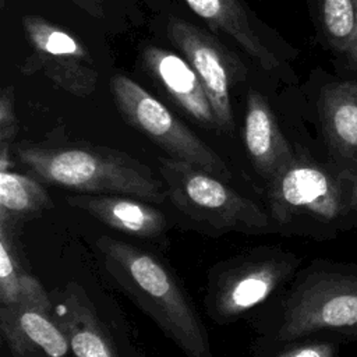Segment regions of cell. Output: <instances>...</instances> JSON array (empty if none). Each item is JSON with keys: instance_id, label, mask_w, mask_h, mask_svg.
Wrapping results in <instances>:
<instances>
[{"instance_id": "21", "label": "cell", "mask_w": 357, "mask_h": 357, "mask_svg": "<svg viewBox=\"0 0 357 357\" xmlns=\"http://www.w3.org/2000/svg\"><path fill=\"white\" fill-rule=\"evenodd\" d=\"M18 132L15 95L13 85L1 89L0 95V144H11Z\"/></svg>"}, {"instance_id": "11", "label": "cell", "mask_w": 357, "mask_h": 357, "mask_svg": "<svg viewBox=\"0 0 357 357\" xmlns=\"http://www.w3.org/2000/svg\"><path fill=\"white\" fill-rule=\"evenodd\" d=\"M243 139L255 172L265 183L273 180L296 158L269 103L254 89L247 95Z\"/></svg>"}, {"instance_id": "19", "label": "cell", "mask_w": 357, "mask_h": 357, "mask_svg": "<svg viewBox=\"0 0 357 357\" xmlns=\"http://www.w3.org/2000/svg\"><path fill=\"white\" fill-rule=\"evenodd\" d=\"M322 31L331 43L339 52L350 47L354 29V0H318Z\"/></svg>"}, {"instance_id": "15", "label": "cell", "mask_w": 357, "mask_h": 357, "mask_svg": "<svg viewBox=\"0 0 357 357\" xmlns=\"http://www.w3.org/2000/svg\"><path fill=\"white\" fill-rule=\"evenodd\" d=\"M53 317L74 357H117L114 344L79 284L68 283L53 303Z\"/></svg>"}, {"instance_id": "13", "label": "cell", "mask_w": 357, "mask_h": 357, "mask_svg": "<svg viewBox=\"0 0 357 357\" xmlns=\"http://www.w3.org/2000/svg\"><path fill=\"white\" fill-rule=\"evenodd\" d=\"M142 61L146 71L188 116L205 127L219 130L205 88L184 57L158 46H148L142 52Z\"/></svg>"}, {"instance_id": "8", "label": "cell", "mask_w": 357, "mask_h": 357, "mask_svg": "<svg viewBox=\"0 0 357 357\" xmlns=\"http://www.w3.org/2000/svg\"><path fill=\"white\" fill-rule=\"evenodd\" d=\"M29 53L20 71L45 74L70 95L86 98L98 84V70L85 45L66 28L38 15L22 18Z\"/></svg>"}, {"instance_id": "24", "label": "cell", "mask_w": 357, "mask_h": 357, "mask_svg": "<svg viewBox=\"0 0 357 357\" xmlns=\"http://www.w3.org/2000/svg\"><path fill=\"white\" fill-rule=\"evenodd\" d=\"M349 208L351 213L357 218V177L353 180L349 191Z\"/></svg>"}, {"instance_id": "12", "label": "cell", "mask_w": 357, "mask_h": 357, "mask_svg": "<svg viewBox=\"0 0 357 357\" xmlns=\"http://www.w3.org/2000/svg\"><path fill=\"white\" fill-rule=\"evenodd\" d=\"M319 119L332 163L357 177V84L326 85L319 96Z\"/></svg>"}, {"instance_id": "16", "label": "cell", "mask_w": 357, "mask_h": 357, "mask_svg": "<svg viewBox=\"0 0 357 357\" xmlns=\"http://www.w3.org/2000/svg\"><path fill=\"white\" fill-rule=\"evenodd\" d=\"M187 6L215 29L231 38L255 63L265 70L278 67L275 53L252 28L240 0H184Z\"/></svg>"}, {"instance_id": "10", "label": "cell", "mask_w": 357, "mask_h": 357, "mask_svg": "<svg viewBox=\"0 0 357 357\" xmlns=\"http://www.w3.org/2000/svg\"><path fill=\"white\" fill-rule=\"evenodd\" d=\"M0 331L13 357H67L73 353L53 311L40 307L0 305Z\"/></svg>"}, {"instance_id": "3", "label": "cell", "mask_w": 357, "mask_h": 357, "mask_svg": "<svg viewBox=\"0 0 357 357\" xmlns=\"http://www.w3.org/2000/svg\"><path fill=\"white\" fill-rule=\"evenodd\" d=\"M17 160L43 184L81 194H117L160 204L166 187L153 172L126 152L91 144L46 146L18 142Z\"/></svg>"}, {"instance_id": "14", "label": "cell", "mask_w": 357, "mask_h": 357, "mask_svg": "<svg viewBox=\"0 0 357 357\" xmlns=\"http://www.w3.org/2000/svg\"><path fill=\"white\" fill-rule=\"evenodd\" d=\"M66 202L106 226L141 238H159L167 230L163 212L148 201L117 194H74Z\"/></svg>"}, {"instance_id": "1", "label": "cell", "mask_w": 357, "mask_h": 357, "mask_svg": "<svg viewBox=\"0 0 357 357\" xmlns=\"http://www.w3.org/2000/svg\"><path fill=\"white\" fill-rule=\"evenodd\" d=\"M95 245L109 276L185 357H215L197 310L158 255L110 236Z\"/></svg>"}, {"instance_id": "5", "label": "cell", "mask_w": 357, "mask_h": 357, "mask_svg": "<svg viewBox=\"0 0 357 357\" xmlns=\"http://www.w3.org/2000/svg\"><path fill=\"white\" fill-rule=\"evenodd\" d=\"M159 172L173 206L188 220L209 229V233L272 231L265 209L206 170L160 156Z\"/></svg>"}, {"instance_id": "4", "label": "cell", "mask_w": 357, "mask_h": 357, "mask_svg": "<svg viewBox=\"0 0 357 357\" xmlns=\"http://www.w3.org/2000/svg\"><path fill=\"white\" fill-rule=\"evenodd\" d=\"M318 333L357 340V265L317 259L297 275L275 339L290 344Z\"/></svg>"}, {"instance_id": "9", "label": "cell", "mask_w": 357, "mask_h": 357, "mask_svg": "<svg viewBox=\"0 0 357 357\" xmlns=\"http://www.w3.org/2000/svg\"><path fill=\"white\" fill-rule=\"evenodd\" d=\"M167 35L198 74L219 130L231 131L234 119L230 89L237 78L234 59L215 38L181 18L169 20Z\"/></svg>"}, {"instance_id": "23", "label": "cell", "mask_w": 357, "mask_h": 357, "mask_svg": "<svg viewBox=\"0 0 357 357\" xmlns=\"http://www.w3.org/2000/svg\"><path fill=\"white\" fill-rule=\"evenodd\" d=\"M354 7H356L354 29H353V38H351V43H350V47L347 50V54H349V59L353 63V66L357 67V0H354Z\"/></svg>"}, {"instance_id": "2", "label": "cell", "mask_w": 357, "mask_h": 357, "mask_svg": "<svg viewBox=\"0 0 357 357\" xmlns=\"http://www.w3.org/2000/svg\"><path fill=\"white\" fill-rule=\"evenodd\" d=\"M353 180L332 162L296 153L294 160L266 183L272 231L326 241L357 227L349 208Z\"/></svg>"}, {"instance_id": "20", "label": "cell", "mask_w": 357, "mask_h": 357, "mask_svg": "<svg viewBox=\"0 0 357 357\" xmlns=\"http://www.w3.org/2000/svg\"><path fill=\"white\" fill-rule=\"evenodd\" d=\"M273 357H339V342L333 339L293 342Z\"/></svg>"}, {"instance_id": "6", "label": "cell", "mask_w": 357, "mask_h": 357, "mask_svg": "<svg viewBox=\"0 0 357 357\" xmlns=\"http://www.w3.org/2000/svg\"><path fill=\"white\" fill-rule=\"evenodd\" d=\"M300 258L278 247H258L231 257L208 275L205 311L216 324H230L290 280Z\"/></svg>"}, {"instance_id": "22", "label": "cell", "mask_w": 357, "mask_h": 357, "mask_svg": "<svg viewBox=\"0 0 357 357\" xmlns=\"http://www.w3.org/2000/svg\"><path fill=\"white\" fill-rule=\"evenodd\" d=\"M78 8L95 18L105 17V6L106 0H71Z\"/></svg>"}, {"instance_id": "18", "label": "cell", "mask_w": 357, "mask_h": 357, "mask_svg": "<svg viewBox=\"0 0 357 357\" xmlns=\"http://www.w3.org/2000/svg\"><path fill=\"white\" fill-rule=\"evenodd\" d=\"M52 208L43 183L31 174L0 170V215L15 220Z\"/></svg>"}, {"instance_id": "7", "label": "cell", "mask_w": 357, "mask_h": 357, "mask_svg": "<svg viewBox=\"0 0 357 357\" xmlns=\"http://www.w3.org/2000/svg\"><path fill=\"white\" fill-rule=\"evenodd\" d=\"M110 92L123 119L170 158L191 163L226 183L231 181L225 160L138 82L124 74H114Z\"/></svg>"}, {"instance_id": "17", "label": "cell", "mask_w": 357, "mask_h": 357, "mask_svg": "<svg viewBox=\"0 0 357 357\" xmlns=\"http://www.w3.org/2000/svg\"><path fill=\"white\" fill-rule=\"evenodd\" d=\"M14 240V220L0 215V305L31 304L53 311L49 293L18 261Z\"/></svg>"}]
</instances>
